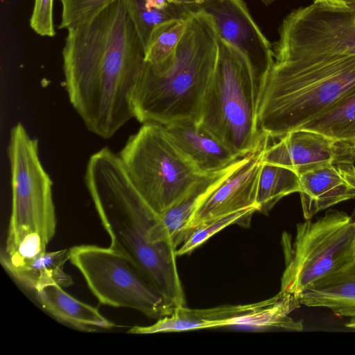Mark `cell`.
<instances>
[{
	"instance_id": "6da1fadb",
	"label": "cell",
	"mask_w": 355,
	"mask_h": 355,
	"mask_svg": "<svg viewBox=\"0 0 355 355\" xmlns=\"http://www.w3.org/2000/svg\"><path fill=\"white\" fill-rule=\"evenodd\" d=\"M67 31L62 54L69 100L90 132L110 138L134 118L133 95L146 64L125 0Z\"/></svg>"
},
{
	"instance_id": "7a4b0ae2",
	"label": "cell",
	"mask_w": 355,
	"mask_h": 355,
	"mask_svg": "<svg viewBox=\"0 0 355 355\" xmlns=\"http://www.w3.org/2000/svg\"><path fill=\"white\" fill-rule=\"evenodd\" d=\"M85 182L110 236V247L125 256L178 307L186 306L177 249L150 239L158 215L135 187L119 154L107 147L94 153L86 166Z\"/></svg>"
},
{
	"instance_id": "3957f363",
	"label": "cell",
	"mask_w": 355,
	"mask_h": 355,
	"mask_svg": "<svg viewBox=\"0 0 355 355\" xmlns=\"http://www.w3.org/2000/svg\"><path fill=\"white\" fill-rule=\"evenodd\" d=\"M218 34L212 17L193 9L173 53L162 62H146L132 98L134 118L167 125L198 123L218 55Z\"/></svg>"
},
{
	"instance_id": "277c9868",
	"label": "cell",
	"mask_w": 355,
	"mask_h": 355,
	"mask_svg": "<svg viewBox=\"0 0 355 355\" xmlns=\"http://www.w3.org/2000/svg\"><path fill=\"white\" fill-rule=\"evenodd\" d=\"M355 88V55H272L262 83L260 131L270 139L299 130Z\"/></svg>"
},
{
	"instance_id": "5b68a950",
	"label": "cell",
	"mask_w": 355,
	"mask_h": 355,
	"mask_svg": "<svg viewBox=\"0 0 355 355\" xmlns=\"http://www.w3.org/2000/svg\"><path fill=\"white\" fill-rule=\"evenodd\" d=\"M8 155L12 210L1 254L6 270L45 252L56 230L53 182L41 162L37 139L21 123L10 130Z\"/></svg>"
},
{
	"instance_id": "8992f818",
	"label": "cell",
	"mask_w": 355,
	"mask_h": 355,
	"mask_svg": "<svg viewBox=\"0 0 355 355\" xmlns=\"http://www.w3.org/2000/svg\"><path fill=\"white\" fill-rule=\"evenodd\" d=\"M218 46L199 124L242 157L263 135L258 125L262 80L245 55L219 35Z\"/></svg>"
},
{
	"instance_id": "52a82bcc",
	"label": "cell",
	"mask_w": 355,
	"mask_h": 355,
	"mask_svg": "<svg viewBox=\"0 0 355 355\" xmlns=\"http://www.w3.org/2000/svg\"><path fill=\"white\" fill-rule=\"evenodd\" d=\"M119 155L135 187L157 215L177 203L205 175L157 123H143Z\"/></svg>"
},
{
	"instance_id": "ba28073f",
	"label": "cell",
	"mask_w": 355,
	"mask_h": 355,
	"mask_svg": "<svg viewBox=\"0 0 355 355\" xmlns=\"http://www.w3.org/2000/svg\"><path fill=\"white\" fill-rule=\"evenodd\" d=\"M282 243L285 269L280 291L297 297L355 259V218L329 211L314 222L297 224L294 240L285 233Z\"/></svg>"
},
{
	"instance_id": "9c48e42d",
	"label": "cell",
	"mask_w": 355,
	"mask_h": 355,
	"mask_svg": "<svg viewBox=\"0 0 355 355\" xmlns=\"http://www.w3.org/2000/svg\"><path fill=\"white\" fill-rule=\"evenodd\" d=\"M69 261L103 304L134 309L157 320L178 308L125 256L110 246L76 245L69 249Z\"/></svg>"
},
{
	"instance_id": "30bf717a",
	"label": "cell",
	"mask_w": 355,
	"mask_h": 355,
	"mask_svg": "<svg viewBox=\"0 0 355 355\" xmlns=\"http://www.w3.org/2000/svg\"><path fill=\"white\" fill-rule=\"evenodd\" d=\"M355 55V4L314 3L291 11L282 21L272 55L310 57Z\"/></svg>"
},
{
	"instance_id": "8fae6325",
	"label": "cell",
	"mask_w": 355,
	"mask_h": 355,
	"mask_svg": "<svg viewBox=\"0 0 355 355\" xmlns=\"http://www.w3.org/2000/svg\"><path fill=\"white\" fill-rule=\"evenodd\" d=\"M270 137L263 135L248 154L201 202L187 227V236L201 223L248 208H256L263 159Z\"/></svg>"
},
{
	"instance_id": "7c38bea8",
	"label": "cell",
	"mask_w": 355,
	"mask_h": 355,
	"mask_svg": "<svg viewBox=\"0 0 355 355\" xmlns=\"http://www.w3.org/2000/svg\"><path fill=\"white\" fill-rule=\"evenodd\" d=\"M202 9L213 19L218 34L250 60L262 83L272 62V45L243 0H211Z\"/></svg>"
},
{
	"instance_id": "4fadbf2b",
	"label": "cell",
	"mask_w": 355,
	"mask_h": 355,
	"mask_svg": "<svg viewBox=\"0 0 355 355\" xmlns=\"http://www.w3.org/2000/svg\"><path fill=\"white\" fill-rule=\"evenodd\" d=\"M263 162L288 168L297 175L315 166L329 162H355V146L311 130L288 132L268 146Z\"/></svg>"
},
{
	"instance_id": "5bb4252c",
	"label": "cell",
	"mask_w": 355,
	"mask_h": 355,
	"mask_svg": "<svg viewBox=\"0 0 355 355\" xmlns=\"http://www.w3.org/2000/svg\"><path fill=\"white\" fill-rule=\"evenodd\" d=\"M298 177L306 220L336 204L355 198L354 163H324L303 171Z\"/></svg>"
},
{
	"instance_id": "9a60e30c",
	"label": "cell",
	"mask_w": 355,
	"mask_h": 355,
	"mask_svg": "<svg viewBox=\"0 0 355 355\" xmlns=\"http://www.w3.org/2000/svg\"><path fill=\"white\" fill-rule=\"evenodd\" d=\"M164 126L179 150L203 175L223 170L241 158L198 123L180 121Z\"/></svg>"
},
{
	"instance_id": "2e32d148",
	"label": "cell",
	"mask_w": 355,
	"mask_h": 355,
	"mask_svg": "<svg viewBox=\"0 0 355 355\" xmlns=\"http://www.w3.org/2000/svg\"><path fill=\"white\" fill-rule=\"evenodd\" d=\"M203 175L173 206L158 215L150 232L154 242L167 243L178 249L187 237V227L197 208L205 198L237 165Z\"/></svg>"
},
{
	"instance_id": "e0dca14e",
	"label": "cell",
	"mask_w": 355,
	"mask_h": 355,
	"mask_svg": "<svg viewBox=\"0 0 355 355\" xmlns=\"http://www.w3.org/2000/svg\"><path fill=\"white\" fill-rule=\"evenodd\" d=\"M265 300L237 305H221L207 309H189L180 306L171 315L163 317L149 326H135L130 334L171 333L202 329L225 327L233 318L254 310Z\"/></svg>"
},
{
	"instance_id": "ac0fdd59",
	"label": "cell",
	"mask_w": 355,
	"mask_h": 355,
	"mask_svg": "<svg viewBox=\"0 0 355 355\" xmlns=\"http://www.w3.org/2000/svg\"><path fill=\"white\" fill-rule=\"evenodd\" d=\"M297 297L302 305L327 308L340 316H355V259L315 282Z\"/></svg>"
},
{
	"instance_id": "d6986e66",
	"label": "cell",
	"mask_w": 355,
	"mask_h": 355,
	"mask_svg": "<svg viewBox=\"0 0 355 355\" xmlns=\"http://www.w3.org/2000/svg\"><path fill=\"white\" fill-rule=\"evenodd\" d=\"M42 306L57 320L85 331L111 329L115 324L97 309L76 299L63 287L52 285L36 292Z\"/></svg>"
},
{
	"instance_id": "ffe728a7",
	"label": "cell",
	"mask_w": 355,
	"mask_h": 355,
	"mask_svg": "<svg viewBox=\"0 0 355 355\" xmlns=\"http://www.w3.org/2000/svg\"><path fill=\"white\" fill-rule=\"evenodd\" d=\"M300 305L295 295L280 291L265 300L259 307L230 320L226 327L257 331L277 329L301 331L304 328L302 321H296L289 315Z\"/></svg>"
},
{
	"instance_id": "44dd1931",
	"label": "cell",
	"mask_w": 355,
	"mask_h": 355,
	"mask_svg": "<svg viewBox=\"0 0 355 355\" xmlns=\"http://www.w3.org/2000/svg\"><path fill=\"white\" fill-rule=\"evenodd\" d=\"M69 260V249L45 252L7 271L27 288L37 291L52 285L68 287L73 284L64 270Z\"/></svg>"
},
{
	"instance_id": "7402d4cb",
	"label": "cell",
	"mask_w": 355,
	"mask_h": 355,
	"mask_svg": "<svg viewBox=\"0 0 355 355\" xmlns=\"http://www.w3.org/2000/svg\"><path fill=\"white\" fill-rule=\"evenodd\" d=\"M300 129L355 146V88Z\"/></svg>"
},
{
	"instance_id": "603a6c76",
	"label": "cell",
	"mask_w": 355,
	"mask_h": 355,
	"mask_svg": "<svg viewBox=\"0 0 355 355\" xmlns=\"http://www.w3.org/2000/svg\"><path fill=\"white\" fill-rule=\"evenodd\" d=\"M125 3L144 50L156 26L187 17L193 10L171 0H125Z\"/></svg>"
},
{
	"instance_id": "cb8c5ba5",
	"label": "cell",
	"mask_w": 355,
	"mask_h": 355,
	"mask_svg": "<svg viewBox=\"0 0 355 355\" xmlns=\"http://www.w3.org/2000/svg\"><path fill=\"white\" fill-rule=\"evenodd\" d=\"M299 191V177L295 172L263 161L257 191L259 211L268 213L282 198Z\"/></svg>"
},
{
	"instance_id": "d4e9b609",
	"label": "cell",
	"mask_w": 355,
	"mask_h": 355,
	"mask_svg": "<svg viewBox=\"0 0 355 355\" xmlns=\"http://www.w3.org/2000/svg\"><path fill=\"white\" fill-rule=\"evenodd\" d=\"M189 17L171 19L155 28L144 50L146 62L159 63L173 53L185 32Z\"/></svg>"
},
{
	"instance_id": "484cf974",
	"label": "cell",
	"mask_w": 355,
	"mask_h": 355,
	"mask_svg": "<svg viewBox=\"0 0 355 355\" xmlns=\"http://www.w3.org/2000/svg\"><path fill=\"white\" fill-rule=\"evenodd\" d=\"M255 211H257L256 208H248L201 223L191 231L187 238L177 249V256L191 253L207 239L229 225H247Z\"/></svg>"
},
{
	"instance_id": "4316f807",
	"label": "cell",
	"mask_w": 355,
	"mask_h": 355,
	"mask_svg": "<svg viewBox=\"0 0 355 355\" xmlns=\"http://www.w3.org/2000/svg\"><path fill=\"white\" fill-rule=\"evenodd\" d=\"M62 6L60 29H69L92 19L116 0H58Z\"/></svg>"
},
{
	"instance_id": "83f0119b",
	"label": "cell",
	"mask_w": 355,
	"mask_h": 355,
	"mask_svg": "<svg viewBox=\"0 0 355 355\" xmlns=\"http://www.w3.org/2000/svg\"><path fill=\"white\" fill-rule=\"evenodd\" d=\"M53 0H35L30 26L42 37H54L56 34L53 20Z\"/></svg>"
},
{
	"instance_id": "f1b7e54d",
	"label": "cell",
	"mask_w": 355,
	"mask_h": 355,
	"mask_svg": "<svg viewBox=\"0 0 355 355\" xmlns=\"http://www.w3.org/2000/svg\"><path fill=\"white\" fill-rule=\"evenodd\" d=\"M314 3H322L333 7H348L355 4V0H313Z\"/></svg>"
},
{
	"instance_id": "f546056e",
	"label": "cell",
	"mask_w": 355,
	"mask_h": 355,
	"mask_svg": "<svg viewBox=\"0 0 355 355\" xmlns=\"http://www.w3.org/2000/svg\"><path fill=\"white\" fill-rule=\"evenodd\" d=\"M179 4L187 6L193 9L202 8L205 4L211 0H171Z\"/></svg>"
},
{
	"instance_id": "4dcf8cb0",
	"label": "cell",
	"mask_w": 355,
	"mask_h": 355,
	"mask_svg": "<svg viewBox=\"0 0 355 355\" xmlns=\"http://www.w3.org/2000/svg\"><path fill=\"white\" fill-rule=\"evenodd\" d=\"M345 327L355 331V316L351 317L349 320L345 323Z\"/></svg>"
},
{
	"instance_id": "1f68e13d",
	"label": "cell",
	"mask_w": 355,
	"mask_h": 355,
	"mask_svg": "<svg viewBox=\"0 0 355 355\" xmlns=\"http://www.w3.org/2000/svg\"><path fill=\"white\" fill-rule=\"evenodd\" d=\"M261 1H263V3H266V4H268V3H270L272 1H274L275 0H261Z\"/></svg>"
}]
</instances>
